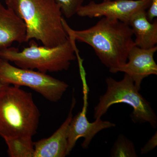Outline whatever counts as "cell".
Wrapping results in <instances>:
<instances>
[{
	"label": "cell",
	"instance_id": "6",
	"mask_svg": "<svg viewBox=\"0 0 157 157\" xmlns=\"http://www.w3.org/2000/svg\"><path fill=\"white\" fill-rule=\"evenodd\" d=\"M0 82L8 85L29 87L52 102L59 101L69 87L65 82L46 73L14 67L1 58Z\"/></svg>",
	"mask_w": 157,
	"mask_h": 157
},
{
	"label": "cell",
	"instance_id": "18",
	"mask_svg": "<svg viewBox=\"0 0 157 157\" xmlns=\"http://www.w3.org/2000/svg\"><path fill=\"white\" fill-rule=\"evenodd\" d=\"M109 1V0H104V2H105V1Z\"/></svg>",
	"mask_w": 157,
	"mask_h": 157
},
{
	"label": "cell",
	"instance_id": "13",
	"mask_svg": "<svg viewBox=\"0 0 157 157\" xmlns=\"http://www.w3.org/2000/svg\"><path fill=\"white\" fill-rule=\"evenodd\" d=\"M33 137H16L4 139L11 157H34V144Z\"/></svg>",
	"mask_w": 157,
	"mask_h": 157
},
{
	"label": "cell",
	"instance_id": "12",
	"mask_svg": "<svg viewBox=\"0 0 157 157\" xmlns=\"http://www.w3.org/2000/svg\"><path fill=\"white\" fill-rule=\"evenodd\" d=\"M128 24L136 37L134 40L135 45L144 49L157 46V19L150 21L147 17L146 10H141L133 14Z\"/></svg>",
	"mask_w": 157,
	"mask_h": 157
},
{
	"label": "cell",
	"instance_id": "15",
	"mask_svg": "<svg viewBox=\"0 0 157 157\" xmlns=\"http://www.w3.org/2000/svg\"><path fill=\"white\" fill-rule=\"evenodd\" d=\"M60 7L62 14L70 18L77 14L84 0H54Z\"/></svg>",
	"mask_w": 157,
	"mask_h": 157
},
{
	"label": "cell",
	"instance_id": "8",
	"mask_svg": "<svg viewBox=\"0 0 157 157\" xmlns=\"http://www.w3.org/2000/svg\"><path fill=\"white\" fill-rule=\"evenodd\" d=\"M157 51V46L144 49L135 45L129 52L127 63L116 68L112 73L123 72L128 74L140 90L144 78L150 75H157V65L154 58Z\"/></svg>",
	"mask_w": 157,
	"mask_h": 157
},
{
	"label": "cell",
	"instance_id": "2",
	"mask_svg": "<svg viewBox=\"0 0 157 157\" xmlns=\"http://www.w3.org/2000/svg\"><path fill=\"white\" fill-rule=\"evenodd\" d=\"M5 2L23 21L26 42L36 39L51 48L67 40L60 7L54 0H5Z\"/></svg>",
	"mask_w": 157,
	"mask_h": 157
},
{
	"label": "cell",
	"instance_id": "10",
	"mask_svg": "<svg viewBox=\"0 0 157 157\" xmlns=\"http://www.w3.org/2000/svg\"><path fill=\"white\" fill-rule=\"evenodd\" d=\"M74 96L67 117L60 127L48 138L34 142V157H65L67 148L68 130L73 117V111L76 105Z\"/></svg>",
	"mask_w": 157,
	"mask_h": 157
},
{
	"label": "cell",
	"instance_id": "16",
	"mask_svg": "<svg viewBox=\"0 0 157 157\" xmlns=\"http://www.w3.org/2000/svg\"><path fill=\"white\" fill-rule=\"evenodd\" d=\"M157 132H155L154 135L147 141V143L140 150L141 154H146L155 148L157 145Z\"/></svg>",
	"mask_w": 157,
	"mask_h": 157
},
{
	"label": "cell",
	"instance_id": "5",
	"mask_svg": "<svg viewBox=\"0 0 157 157\" xmlns=\"http://www.w3.org/2000/svg\"><path fill=\"white\" fill-rule=\"evenodd\" d=\"M107 90L100 96L99 102L94 109V118H100L107 113L109 107L114 104L124 103L133 109L131 114L135 123H148L155 128L157 126V117L150 103L139 93L132 78L124 73L120 81L111 77L106 78Z\"/></svg>",
	"mask_w": 157,
	"mask_h": 157
},
{
	"label": "cell",
	"instance_id": "17",
	"mask_svg": "<svg viewBox=\"0 0 157 157\" xmlns=\"http://www.w3.org/2000/svg\"><path fill=\"white\" fill-rule=\"evenodd\" d=\"M0 59H1V58H0ZM8 85H6L5 84H3V83H2V82H0V91L2 89L4 88V87H5V86H6Z\"/></svg>",
	"mask_w": 157,
	"mask_h": 157
},
{
	"label": "cell",
	"instance_id": "11",
	"mask_svg": "<svg viewBox=\"0 0 157 157\" xmlns=\"http://www.w3.org/2000/svg\"><path fill=\"white\" fill-rule=\"evenodd\" d=\"M14 42H26L25 24L13 10L0 2V49L11 47Z\"/></svg>",
	"mask_w": 157,
	"mask_h": 157
},
{
	"label": "cell",
	"instance_id": "4",
	"mask_svg": "<svg viewBox=\"0 0 157 157\" xmlns=\"http://www.w3.org/2000/svg\"><path fill=\"white\" fill-rule=\"evenodd\" d=\"M67 35V41L56 47L39 46L32 40L29 47L21 51L11 46L0 49V58L13 62L18 67L36 69L42 73L67 70L71 62L77 58L76 40L71 35Z\"/></svg>",
	"mask_w": 157,
	"mask_h": 157
},
{
	"label": "cell",
	"instance_id": "1",
	"mask_svg": "<svg viewBox=\"0 0 157 157\" xmlns=\"http://www.w3.org/2000/svg\"><path fill=\"white\" fill-rule=\"evenodd\" d=\"M62 22L67 34L90 45L111 73L127 63L129 52L135 45L130 26L117 19L103 17L91 27L79 31L71 29L63 18Z\"/></svg>",
	"mask_w": 157,
	"mask_h": 157
},
{
	"label": "cell",
	"instance_id": "7",
	"mask_svg": "<svg viewBox=\"0 0 157 157\" xmlns=\"http://www.w3.org/2000/svg\"><path fill=\"white\" fill-rule=\"evenodd\" d=\"M147 9V17L152 22L157 16V0H109L101 3L91 1L82 6L76 14L82 17L113 18L128 24L133 14Z\"/></svg>",
	"mask_w": 157,
	"mask_h": 157
},
{
	"label": "cell",
	"instance_id": "3",
	"mask_svg": "<svg viewBox=\"0 0 157 157\" xmlns=\"http://www.w3.org/2000/svg\"><path fill=\"white\" fill-rule=\"evenodd\" d=\"M40 113L33 95L20 86L7 85L0 91V136L33 137Z\"/></svg>",
	"mask_w": 157,
	"mask_h": 157
},
{
	"label": "cell",
	"instance_id": "9",
	"mask_svg": "<svg viewBox=\"0 0 157 157\" xmlns=\"http://www.w3.org/2000/svg\"><path fill=\"white\" fill-rule=\"evenodd\" d=\"M86 103L81 112L78 113L73 117L70 121L68 130L67 155L70 154L79 138H84L82 147L86 149L98 132L115 126V124L113 123L102 120L101 118L96 119L93 122H90L86 117Z\"/></svg>",
	"mask_w": 157,
	"mask_h": 157
},
{
	"label": "cell",
	"instance_id": "14",
	"mask_svg": "<svg viewBox=\"0 0 157 157\" xmlns=\"http://www.w3.org/2000/svg\"><path fill=\"white\" fill-rule=\"evenodd\" d=\"M110 156L112 157H137L135 144L123 135L118 136L111 149Z\"/></svg>",
	"mask_w": 157,
	"mask_h": 157
}]
</instances>
